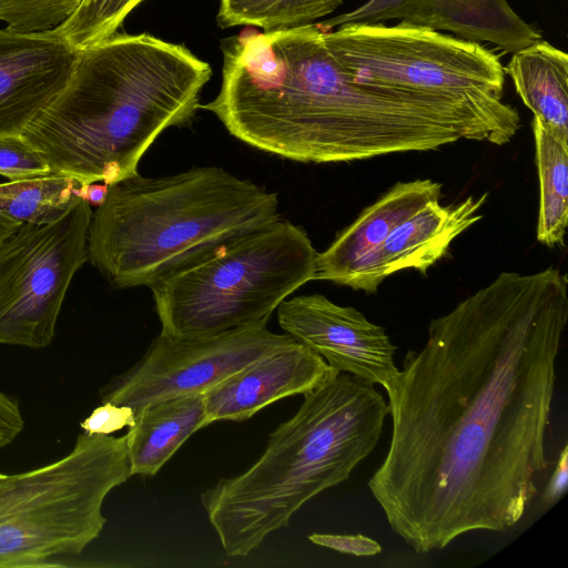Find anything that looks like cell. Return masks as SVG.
Segmentation results:
<instances>
[{
    "label": "cell",
    "mask_w": 568,
    "mask_h": 568,
    "mask_svg": "<svg viewBox=\"0 0 568 568\" xmlns=\"http://www.w3.org/2000/svg\"><path fill=\"white\" fill-rule=\"evenodd\" d=\"M568 321L559 268L501 272L430 321L386 393L392 436L367 485L415 552L505 531L538 493Z\"/></svg>",
    "instance_id": "1"
},
{
    "label": "cell",
    "mask_w": 568,
    "mask_h": 568,
    "mask_svg": "<svg viewBox=\"0 0 568 568\" xmlns=\"http://www.w3.org/2000/svg\"><path fill=\"white\" fill-rule=\"evenodd\" d=\"M210 111L231 135L302 163L429 151L460 139L445 103L354 82L315 24L224 39Z\"/></svg>",
    "instance_id": "2"
},
{
    "label": "cell",
    "mask_w": 568,
    "mask_h": 568,
    "mask_svg": "<svg viewBox=\"0 0 568 568\" xmlns=\"http://www.w3.org/2000/svg\"><path fill=\"white\" fill-rule=\"evenodd\" d=\"M211 65L149 33H114L78 51L70 78L22 136L51 174L108 185L138 174L159 135L189 123Z\"/></svg>",
    "instance_id": "3"
},
{
    "label": "cell",
    "mask_w": 568,
    "mask_h": 568,
    "mask_svg": "<svg viewBox=\"0 0 568 568\" xmlns=\"http://www.w3.org/2000/svg\"><path fill=\"white\" fill-rule=\"evenodd\" d=\"M303 396L246 470L200 494L229 556L250 555L307 501L347 480L376 447L389 414L373 384L346 373Z\"/></svg>",
    "instance_id": "4"
},
{
    "label": "cell",
    "mask_w": 568,
    "mask_h": 568,
    "mask_svg": "<svg viewBox=\"0 0 568 568\" xmlns=\"http://www.w3.org/2000/svg\"><path fill=\"white\" fill-rule=\"evenodd\" d=\"M281 219L274 192L219 166L139 173L109 185L92 214L88 261L115 288H149Z\"/></svg>",
    "instance_id": "5"
},
{
    "label": "cell",
    "mask_w": 568,
    "mask_h": 568,
    "mask_svg": "<svg viewBox=\"0 0 568 568\" xmlns=\"http://www.w3.org/2000/svg\"><path fill=\"white\" fill-rule=\"evenodd\" d=\"M336 28L323 40L354 82L444 102L480 142L504 145L518 132L519 112L504 101L505 68L481 43L405 21Z\"/></svg>",
    "instance_id": "6"
},
{
    "label": "cell",
    "mask_w": 568,
    "mask_h": 568,
    "mask_svg": "<svg viewBox=\"0 0 568 568\" xmlns=\"http://www.w3.org/2000/svg\"><path fill=\"white\" fill-rule=\"evenodd\" d=\"M316 257L306 232L282 217L242 235L150 287L160 333L201 338L267 324L315 278Z\"/></svg>",
    "instance_id": "7"
},
{
    "label": "cell",
    "mask_w": 568,
    "mask_h": 568,
    "mask_svg": "<svg viewBox=\"0 0 568 568\" xmlns=\"http://www.w3.org/2000/svg\"><path fill=\"white\" fill-rule=\"evenodd\" d=\"M131 474L126 433L79 434L73 448L48 465L0 479V568L53 566L79 555L106 523L108 495Z\"/></svg>",
    "instance_id": "8"
},
{
    "label": "cell",
    "mask_w": 568,
    "mask_h": 568,
    "mask_svg": "<svg viewBox=\"0 0 568 568\" xmlns=\"http://www.w3.org/2000/svg\"><path fill=\"white\" fill-rule=\"evenodd\" d=\"M92 207L50 224L22 223L0 245V345L49 346L75 273L88 261Z\"/></svg>",
    "instance_id": "9"
},
{
    "label": "cell",
    "mask_w": 568,
    "mask_h": 568,
    "mask_svg": "<svg viewBox=\"0 0 568 568\" xmlns=\"http://www.w3.org/2000/svg\"><path fill=\"white\" fill-rule=\"evenodd\" d=\"M292 341L291 335L273 333L264 323L201 338H179L160 333L134 365L100 389V400L128 406L135 414L155 400L204 394Z\"/></svg>",
    "instance_id": "10"
},
{
    "label": "cell",
    "mask_w": 568,
    "mask_h": 568,
    "mask_svg": "<svg viewBox=\"0 0 568 568\" xmlns=\"http://www.w3.org/2000/svg\"><path fill=\"white\" fill-rule=\"evenodd\" d=\"M280 327L321 355L338 373L356 376L387 393L398 375L397 347L384 327L354 307L321 294L286 298L277 307Z\"/></svg>",
    "instance_id": "11"
},
{
    "label": "cell",
    "mask_w": 568,
    "mask_h": 568,
    "mask_svg": "<svg viewBox=\"0 0 568 568\" xmlns=\"http://www.w3.org/2000/svg\"><path fill=\"white\" fill-rule=\"evenodd\" d=\"M398 20L455 37L494 44L514 53L542 39L507 0H367L356 9L322 21L321 27L344 23H385Z\"/></svg>",
    "instance_id": "12"
},
{
    "label": "cell",
    "mask_w": 568,
    "mask_h": 568,
    "mask_svg": "<svg viewBox=\"0 0 568 568\" xmlns=\"http://www.w3.org/2000/svg\"><path fill=\"white\" fill-rule=\"evenodd\" d=\"M77 55L54 30L0 29V136L23 134L67 84Z\"/></svg>",
    "instance_id": "13"
},
{
    "label": "cell",
    "mask_w": 568,
    "mask_h": 568,
    "mask_svg": "<svg viewBox=\"0 0 568 568\" xmlns=\"http://www.w3.org/2000/svg\"><path fill=\"white\" fill-rule=\"evenodd\" d=\"M339 373L310 347L292 341L206 390V422H242L270 404L305 395Z\"/></svg>",
    "instance_id": "14"
},
{
    "label": "cell",
    "mask_w": 568,
    "mask_h": 568,
    "mask_svg": "<svg viewBox=\"0 0 568 568\" xmlns=\"http://www.w3.org/2000/svg\"><path fill=\"white\" fill-rule=\"evenodd\" d=\"M442 187L430 179L395 183L317 253L314 280L365 291L375 255L388 235L428 202L439 201Z\"/></svg>",
    "instance_id": "15"
},
{
    "label": "cell",
    "mask_w": 568,
    "mask_h": 568,
    "mask_svg": "<svg viewBox=\"0 0 568 568\" xmlns=\"http://www.w3.org/2000/svg\"><path fill=\"white\" fill-rule=\"evenodd\" d=\"M488 193L449 205L430 201L388 235L377 251L365 291L375 293L389 275L414 268L425 274L448 251L452 242L481 219Z\"/></svg>",
    "instance_id": "16"
},
{
    "label": "cell",
    "mask_w": 568,
    "mask_h": 568,
    "mask_svg": "<svg viewBox=\"0 0 568 568\" xmlns=\"http://www.w3.org/2000/svg\"><path fill=\"white\" fill-rule=\"evenodd\" d=\"M126 432L132 476H154L197 430L209 426L203 394L155 400Z\"/></svg>",
    "instance_id": "17"
},
{
    "label": "cell",
    "mask_w": 568,
    "mask_h": 568,
    "mask_svg": "<svg viewBox=\"0 0 568 568\" xmlns=\"http://www.w3.org/2000/svg\"><path fill=\"white\" fill-rule=\"evenodd\" d=\"M505 68L534 119L568 146V55L545 40L514 52Z\"/></svg>",
    "instance_id": "18"
},
{
    "label": "cell",
    "mask_w": 568,
    "mask_h": 568,
    "mask_svg": "<svg viewBox=\"0 0 568 568\" xmlns=\"http://www.w3.org/2000/svg\"><path fill=\"white\" fill-rule=\"evenodd\" d=\"M539 179L537 240L554 247L564 245L568 222V146L531 121Z\"/></svg>",
    "instance_id": "19"
},
{
    "label": "cell",
    "mask_w": 568,
    "mask_h": 568,
    "mask_svg": "<svg viewBox=\"0 0 568 568\" xmlns=\"http://www.w3.org/2000/svg\"><path fill=\"white\" fill-rule=\"evenodd\" d=\"M83 182L60 174L0 183V212L21 223L50 224L81 201Z\"/></svg>",
    "instance_id": "20"
},
{
    "label": "cell",
    "mask_w": 568,
    "mask_h": 568,
    "mask_svg": "<svg viewBox=\"0 0 568 568\" xmlns=\"http://www.w3.org/2000/svg\"><path fill=\"white\" fill-rule=\"evenodd\" d=\"M344 0H220L221 28L260 27L264 32L313 24L334 12Z\"/></svg>",
    "instance_id": "21"
},
{
    "label": "cell",
    "mask_w": 568,
    "mask_h": 568,
    "mask_svg": "<svg viewBox=\"0 0 568 568\" xmlns=\"http://www.w3.org/2000/svg\"><path fill=\"white\" fill-rule=\"evenodd\" d=\"M144 0H81L58 28L72 48L81 50L116 33L124 19Z\"/></svg>",
    "instance_id": "22"
},
{
    "label": "cell",
    "mask_w": 568,
    "mask_h": 568,
    "mask_svg": "<svg viewBox=\"0 0 568 568\" xmlns=\"http://www.w3.org/2000/svg\"><path fill=\"white\" fill-rule=\"evenodd\" d=\"M81 0H0V22L18 32H40L58 28Z\"/></svg>",
    "instance_id": "23"
},
{
    "label": "cell",
    "mask_w": 568,
    "mask_h": 568,
    "mask_svg": "<svg viewBox=\"0 0 568 568\" xmlns=\"http://www.w3.org/2000/svg\"><path fill=\"white\" fill-rule=\"evenodd\" d=\"M49 174L44 158L22 135L0 136V175L16 181Z\"/></svg>",
    "instance_id": "24"
},
{
    "label": "cell",
    "mask_w": 568,
    "mask_h": 568,
    "mask_svg": "<svg viewBox=\"0 0 568 568\" xmlns=\"http://www.w3.org/2000/svg\"><path fill=\"white\" fill-rule=\"evenodd\" d=\"M135 422L134 412L128 406L101 403L80 426L88 434L111 435L124 427H132Z\"/></svg>",
    "instance_id": "25"
},
{
    "label": "cell",
    "mask_w": 568,
    "mask_h": 568,
    "mask_svg": "<svg viewBox=\"0 0 568 568\" xmlns=\"http://www.w3.org/2000/svg\"><path fill=\"white\" fill-rule=\"evenodd\" d=\"M308 540L314 545L356 557L375 556L382 552V546L374 539L357 535L313 532Z\"/></svg>",
    "instance_id": "26"
},
{
    "label": "cell",
    "mask_w": 568,
    "mask_h": 568,
    "mask_svg": "<svg viewBox=\"0 0 568 568\" xmlns=\"http://www.w3.org/2000/svg\"><path fill=\"white\" fill-rule=\"evenodd\" d=\"M23 428L24 420L18 399L0 390V448L11 444Z\"/></svg>",
    "instance_id": "27"
},
{
    "label": "cell",
    "mask_w": 568,
    "mask_h": 568,
    "mask_svg": "<svg viewBox=\"0 0 568 568\" xmlns=\"http://www.w3.org/2000/svg\"><path fill=\"white\" fill-rule=\"evenodd\" d=\"M568 483V445L566 444L558 457L554 473L545 488L542 499L547 506L556 504L566 493Z\"/></svg>",
    "instance_id": "28"
},
{
    "label": "cell",
    "mask_w": 568,
    "mask_h": 568,
    "mask_svg": "<svg viewBox=\"0 0 568 568\" xmlns=\"http://www.w3.org/2000/svg\"><path fill=\"white\" fill-rule=\"evenodd\" d=\"M109 185L103 182L83 183L80 190V196L88 202L90 206L101 205L108 194Z\"/></svg>",
    "instance_id": "29"
},
{
    "label": "cell",
    "mask_w": 568,
    "mask_h": 568,
    "mask_svg": "<svg viewBox=\"0 0 568 568\" xmlns=\"http://www.w3.org/2000/svg\"><path fill=\"white\" fill-rule=\"evenodd\" d=\"M22 223L0 212V245L10 237Z\"/></svg>",
    "instance_id": "30"
},
{
    "label": "cell",
    "mask_w": 568,
    "mask_h": 568,
    "mask_svg": "<svg viewBox=\"0 0 568 568\" xmlns=\"http://www.w3.org/2000/svg\"><path fill=\"white\" fill-rule=\"evenodd\" d=\"M4 475H6V474H3V473H0V479H1L2 477H4Z\"/></svg>",
    "instance_id": "31"
}]
</instances>
